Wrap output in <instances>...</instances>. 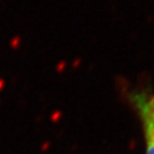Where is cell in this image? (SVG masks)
<instances>
[{
	"label": "cell",
	"mask_w": 154,
	"mask_h": 154,
	"mask_svg": "<svg viewBox=\"0 0 154 154\" xmlns=\"http://www.w3.org/2000/svg\"><path fill=\"white\" fill-rule=\"evenodd\" d=\"M142 119L147 142V154H154V95L149 89L137 90L131 95Z\"/></svg>",
	"instance_id": "obj_1"
}]
</instances>
